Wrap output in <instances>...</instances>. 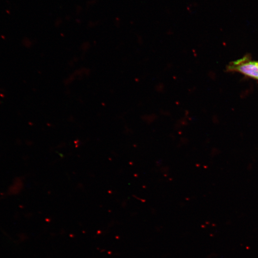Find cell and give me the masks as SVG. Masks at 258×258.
<instances>
[{
	"instance_id": "obj_1",
	"label": "cell",
	"mask_w": 258,
	"mask_h": 258,
	"mask_svg": "<svg viewBox=\"0 0 258 258\" xmlns=\"http://www.w3.org/2000/svg\"><path fill=\"white\" fill-rule=\"evenodd\" d=\"M229 71L237 72L258 81V61L250 59L249 56L232 61L228 64Z\"/></svg>"
}]
</instances>
